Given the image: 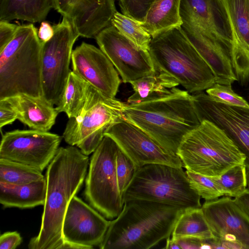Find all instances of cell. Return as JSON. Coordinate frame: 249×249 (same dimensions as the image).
Returning a JSON list of instances; mask_svg holds the SVG:
<instances>
[{
    "instance_id": "7a4b0ae2",
    "label": "cell",
    "mask_w": 249,
    "mask_h": 249,
    "mask_svg": "<svg viewBox=\"0 0 249 249\" xmlns=\"http://www.w3.org/2000/svg\"><path fill=\"white\" fill-rule=\"evenodd\" d=\"M122 118L176 154L185 135L201 123L192 94L176 87L159 97L125 104Z\"/></svg>"
},
{
    "instance_id": "52a82bcc",
    "label": "cell",
    "mask_w": 249,
    "mask_h": 249,
    "mask_svg": "<svg viewBox=\"0 0 249 249\" xmlns=\"http://www.w3.org/2000/svg\"><path fill=\"white\" fill-rule=\"evenodd\" d=\"M124 203L134 199L163 203L184 209L200 208V196L182 167L153 163L139 168L122 195Z\"/></svg>"
},
{
    "instance_id": "b9f144b4",
    "label": "cell",
    "mask_w": 249,
    "mask_h": 249,
    "mask_svg": "<svg viewBox=\"0 0 249 249\" xmlns=\"http://www.w3.org/2000/svg\"><path fill=\"white\" fill-rule=\"evenodd\" d=\"M168 238L166 240L165 246L163 248L166 249H179V247L177 241L172 239L171 238Z\"/></svg>"
},
{
    "instance_id": "d4e9b609",
    "label": "cell",
    "mask_w": 249,
    "mask_h": 249,
    "mask_svg": "<svg viewBox=\"0 0 249 249\" xmlns=\"http://www.w3.org/2000/svg\"><path fill=\"white\" fill-rule=\"evenodd\" d=\"M52 8L53 0H0V20L40 22Z\"/></svg>"
},
{
    "instance_id": "cb8c5ba5",
    "label": "cell",
    "mask_w": 249,
    "mask_h": 249,
    "mask_svg": "<svg viewBox=\"0 0 249 249\" xmlns=\"http://www.w3.org/2000/svg\"><path fill=\"white\" fill-rule=\"evenodd\" d=\"M181 0H156L151 5L142 27L152 37L167 30L181 27Z\"/></svg>"
},
{
    "instance_id": "30bf717a",
    "label": "cell",
    "mask_w": 249,
    "mask_h": 249,
    "mask_svg": "<svg viewBox=\"0 0 249 249\" xmlns=\"http://www.w3.org/2000/svg\"><path fill=\"white\" fill-rule=\"evenodd\" d=\"M54 33L42 43L41 82L43 96L56 106L63 93L69 74L73 46L79 36L64 18L53 26Z\"/></svg>"
},
{
    "instance_id": "d6a6232c",
    "label": "cell",
    "mask_w": 249,
    "mask_h": 249,
    "mask_svg": "<svg viewBox=\"0 0 249 249\" xmlns=\"http://www.w3.org/2000/svg\"><path fill=\"white\" fill-rule=\"evenodd\" d=\"M206 93L214 101L228 105L249 107V104L236 94L231 85L215 83L206 90Z\"/></svg>"
},
{
    "instance_id": "9a60e30c",
    "label": "cell",
    "mask_w": 249,
    "mask_h": 249,
    "mask_svg": "<svg viewBox=\"0 0 249 249\" xmlns=\"http://www.w3.org/2000/svg\"><path fill=\"white\" fill-rule=\"evenodd\" d=\"M192 96L200 121L208 120L223 130L245 155L249 168V107L216 102L203 91Z\"/></svg>"
},
{
    "instance_id": "1f68e13d",
    "label": "cell",
    "mask_w": 249,
    "mask_h": 249,
    "mask_svg": "<svg viewBox=\"0 0 249 249\" xmlns=\"http://www.w3.org/2000/svg\"><path fill=\"white\" fill-rule=\"evenodd\" d=\"M185 172L191 185L201 197L206 200H212L224 196L222 190L213 177L188 170Z\"/></svg>"
},
{
    "instance_id": "7c38bea8",
    "label": "cell",
    "mask_w": 249,
    "mask_h": 249,
    "mask_svg": "<svg viewBox=\"0 0 249 249\" xmlns=\"http://www.w3.org/2000/svg\"><path fill=\"white\" fill-rule=\"evenodd\" d=\"M216 249H249V217L231 197L206 200L201 207Z\"/></svg>"
},
{
    "instance_id": "44dd1931",
    "label": "cell",
    "mask_w": 249,
    "mask_h": 249,
    "mask_svg": "<svg viewBox=\"0 0 249 249\" xmlns=\"http://www.w3.org/2000/svg\"><path fill=\"white\" fill-rule=\"evenodd\" d=\"M232 27L231 60L241 84L249 79V0H223Z\"/></svg>"
},
{
    "instance_id": "8fae6325",
    "label": "cell",
    "mask_w": 249,
    "mask_h": 249,
    "mask_svg": "<svg viewBox=\"0 0 249 249\" xmlns=\"http://www.w3.org/2000/svg\"><path fill=\"white\" fill-rule=\"evenodd\" d=\"M61 141L60 136L48 131L32 129L9 131L2 136L0 158L42 172L55 156Z\"/></svg>"
},
{
    "instance_id": "e575fe53",
    "label": "cell",
    "mask_w": 249,
    "mask_h": 249,
    "mask_svg": "<svg viewBox=\"0 0 249 249\" xmlns=\"http://www.w3.org/2000/svg\"><path fill=\"white\" fill-rule=\"evenodd\" d=\"M156 0H118L122 13L142 22L150 7Z\"/></svg>"
},
{
    "instance_id": "277c9868",
    "label": "cell",
    "mask_w": 249,
    "mask_h": 249,
    "mask_svg": "<svg viewBox=\"0 0 249 249\" xmlns=\"http://www.w3.org/2000/svg\"><path fill=\"white\" fill-rule=\"evenodd\" d=\"M148 52L156 71L169 75L190 93L203 91L216 83L213 71L181 27L152 37Z\"/></svg>"
},
{
    "instance_id": "7402d4cb",
    "label": "cell",
    "mask_w": 249,
    "mask_h": 249,
    "mask_svg": "<svg viewBox=\"0 0 249 249\" xmlns=\"http://www.w3.org/2000/svg\"><path fill=\"white\" fill-rule=\"evenodd\" d=\"M6 98L16 109L18 119L31 129L49 131L54 124L58 112L43 96L21 94Z\"/></svg>"
},
{
    "instance_id": "836d02e7",
    "label": "cell",
    "mask_w": 249,
    "mask_h": 249,
    "mask_svg": "<svg viewBox=\"0 0 249 249\" xmlns=\"http://www.w3.org/2000/svg\"><path fill=\"white\" fill-rule=\"evenodd\" d=\"M137 169L133 162L119 148L116 157V173L122 196Z\"/></svg>"
},
{
    "instance_id": "5b68a950",
    "label": "cell",
    "mask_w": 249,
    "mask_h": 249,
    "mask_svg": "<svg viewBox=\"0 0 249 249\" xmlns=\"http://www.w3.org/2000/svg\"><path fill=\"white\" fill-rule=\"evenodd\" d=\"M42 46L33 24L18 26L0 51V99L21 94L43 96Z\"/></svg>"
},
{
    "instance_id": "ffe728a7",
    "label": "cell",
    "mask_w": 249,
    "mask_h": 249,
    "mask_svg": "<svg viewBox=\"0 0 249 249\" xmlns=\"http://www.w3.org/2000/svg\"><path fill=\"white\" fill-rule=\"evenodd\" d=\"M181 28L198 53L213 71L216 83L231 85L237 81L231 60V50L216 36L195 24L183 22Z\"/></svg>"
},
{
    "instance_id": "e0dca14e",
    "label": "cell",
    "mask_w": 249,
    "mask_h": 249,
    "mask_svg": "<svg viewBox=\"0 0 249 249\" xmlns=\"http://www.w3.org/2000/svg\"><path fill=\"white\" fill-rule=\"evenodd\" d=\"M115 0H53V8L67 19L79 36L95 38L112 25Z\"/></svg>"
},
{
    "instance_id": "9c48e42d",
    "label": "cell",
    "mask_w": 249,
    "mask_h": 249,
    "mask_svg": "<svg viewBox=\"0 0 249 249\" xmlns=\"http://www.w3.org/2000/svg\"><path fill=\"white\" fill-rule=\"evenodd\" d=\"M119 150L116 142L105 136L91 156L86 178L84 194L87 200L107 219L116 218L124 204L116 173Z\"/></svg>"
},
{
    "instance_id": "4dcf8cb0",
    "label": "cell",
    "mask_w": 249,
    "mask_h": 249,
    "mask_svg": "<svg viewBox=\"0 0 249 249\" xmlns=\"http://www.w3.org/2000/svg\"><path fill=\"white\" fill-rule=\"evenodd\" d=\"M222 190L224 196L237 197L247 190V167L244 163L237 164L219 177H213Z\"/></svg>"
},
{
    "instance_id": "ac0fdd59",
    "label": "cell",
    "mask_w": 249,
    "mask_h": 249,
    "mask_svg": "<svg viewBox=\"0 0 249 249\" xmlns=\"http://www.w3.org/2000/svg\"><path fill=\"white\" fill-rule=\"evenodd\" d=\"M72 71L104 95L115 98L121 83L119 73L99 48L82 42L72 51Z\"/></svg>"
},
{
    "instance_id": "d6986e66",
    "label": "cell",
    "mask_w": 249,
    "mask_h": 249,
    "mask_svg": "<svg viewBox=\"0 0 249 249\" xmlns=\"http://www.w3.org/2000/svg\"><path fill=\"white\" fill-rule=\"evenodd\" d=\"M182 22H190L213 35L231 52L234 36L223 0H181Z\"/></svg>"
},
{
    "instance_id": "d590c367",
    "label": "cell",
    "mask_w": 249,
    "mask_h": 249,
    "mask_svg": "<svg viewBox=\"0 0 249 249\" xmlns=\"http://www.w3.org/2000/svg\"><path fill=\"white\" fill-rule=\"evenodd\" d=\"M18 119L17 112L8 98L0 99V128Z\"/></svg>"
},
{
    "instance_id": "f1b7e54d",
    "label": "cell",
    "mask_w": 249,
    "mask_h": 249,
    "mask_svg": "<svg viewBox=\"0 0 249 249\" xmlns=\"http://www.w3.org/2000/svg\"><path fill=\"white\" fill-rule=\"evenodd\" d=\"M42 172L30 166L0 158V181L21 185L45 178Z\"/></svg>"
},
{
    "instance_id": "83f0119b",
    "label": "cell",
    "mask_w": 249,
    "mask_h": 249,
    "mask_svg": "<svg viewBox=\"0 0 249 249\" xmlns=\"http://www.w3.org/2000/svg\"><path fill=\"white\" fill-rule=\"evenodd\" d=\"M89 84L71 71L61 96L56 106L58 113L64 112L69 118H76L83 110Z\"/></svg>"
},
{
    "instance_id": "2e32d148",
    "label": "cell",
    "mask_w": 249,
    "mask_h": 249,
    "mask_svg": "<svg viewBox=\"0 0 249 249\" xmlns=\"http://www.w3.org/2000/svg\"><path fill=\"white\" fill-rule=\"evenodd\" d=\"M110 224L102 214L74 196L63 220L62 234L66 242L81 249H91L102 242Z\"/></svg>"
},
{
    "instance_id": "484cf974",
    "label": "cell",
    "mask_w": 249,
    "mask_h": 249,
    "mask_svg": "<svg viewBox=\"0 0 249 249\" xmlns=\"http://www.w3.org/2000/svg\"><path fill=\"white\" fill-rule=\"evenodd\" d=\"M134 91L127 99V104H133L156 98L169 93L179 84L169 75L157 71L129 83Z\"/></svg>"
},
{
    "instance_id": "8992f818",
    "label": "cell",
    "mask_w": 249,
    "mask_h": 249,
    "mask_svg": "<svg viewBox=\"0 0 249 249\" xmlns=\"http://www.w3.org/2000/svg\"><path fill=\"white\" fill-rule=\"evenodd\" d=\"M177 155L186 170L216 178L245 160L225 132L208 120L202 121L185 135Z\"/></svg>"
},
{
    "instance_id": "74e56055",
    "label": "cell",
    "mask_w": 249,
    "mask_h": 249,
    "mask_svg": "<svg viewBox=\"0 0 249 249\" xmlns=\"http://www.w3.org/2000/svg\"><path fill=\"white\" fill-rule=\"evenodd\" d=\"M211 240H203L196 238L186 237L175 240L178 243L179 249H212Z\"/></svg>"
},
{
    "instance_id": "ba28073f",
    "label": "cell",
    "mask_w": 249,
    "mask_h": 249,
    "mask_svg": "<svg viewBox=\"0 0 249 249\" xmlns=\"http://www.w3.org/2000/svg\"><path fill=\"white\" fill-rule=\"evenodd\" d=\"M125 103L103 94L89 84L88 96L80 114L69 118L63 138L85 155L93 153L104 137L106 130L123 117Z\"/></svg>"
},
{
    "instance_id": "603a6c76",
    "label": "cell",
    "mask_w": 249,
    "mask_h": 249,
    "mask_svg": "<svg viewBox=\"0 0 249 249\" xmlns=\"http://www.w3.org/2000/svg\"><path fill=\"white\" fill-rule=\"evenodd\" d=\"M46 189V178L21 185L0 181V203L4 208L27 209L44 206Z\"/></svg>"
},
{
    "instance_id": "6da1fadb",
    "label": "cell",
    "mask_w": 249,
    "mask_h": 249,
    "mask_svg": "<svg viewBox=\"0 0 249 249\" xmlns=\"http://www.w3.org/2000/svg\"><path fill=\"white\" fill-rule=\"evenodd\" d=\"M89 163L88 156L77 146L60 147L47 167L46 195L41 227L28 244L30 249H62L64 216L82 186Z\"/></svg>"
},
{
    "instance_id": "ab89813d",
    "label": "cell",
    "mask_w": 249,
    "mask_h": 249,
    "mask_svg": "<svg viewBox=\"0 0 249 249\" xmlns=\"http://www.w3.org/2000/svg\"><path fill=\"white\" fill-rule=\"evenodd\" d=\"M54 33V28L47 22L41 21L37 36L42 43L50 40L53 36Z\"/></svg>"
},
{
    "instance_id": "60d3db41",
    "label": "cell",
    "mask_w": 249,
    "mask_h": 249,
    "mask_svg": "<svg viewBox=\"0 0 249 249\" xmlns=\"http://www.w3.org/2000/svg\"><path fill=\"white\" fill-rule=\"evenodd\" d=\"M234 199L236 204L249 217V190L247 188L243 194Z\"/></svg>"
},
{
    "instance_id": "4fadbf2b",
    "label": "cell",
    "mask_w": 249,
    "mask_h": 249,
    "mask_svg": "<svg viewBox=\"0 0 249 249\" xmlns=\"http://www.w3.org/2000/svg\"><path fill=\"white\" fill-rule=\"evenodd\" d=\"M104 135L116 142L137 169L153 163L183 167L176 154L165 149L140 128L123 118L111 125Z\"/></svg>"
},
{
    "instance_id": "5bb4252c",
    "label": "cell",
    "mask_w": 249,
    "mask_h": 249,
    "mask_svg": "<svg viewBox=\"0 0 249 249\" xmlns=\"http://www.w3.org/2000/svg\"><path fill=\"white\" fill-rule=\"evenodd\" d=\"M95 38L124 83L156 72L148 51L137 47L113 26L103 29Z\"/></svg>"
},
{
    "instance_id": "8d00e7d4",
    "label": "cell",
    "mask_w": 249,
    "mask_h": 249,
    "mask_svg": "<svg viewBox=\"0 0 249 249\" xmlns=\"http://www.w3.org/2000/svg\"><path fill=\"white\" fill-rule=\"evenodd\" d=\"M19 25L0 20V51L13 38Z\"/></svg>"
},
{
    "instance_id": "f546056e",
    "label": "cell",
    "mask_w": 249,
    "mask_h": 249,
    "mask_svg": "<svg viewBox=\"0 0 249 249\" xmlns=\"http://www.w3.org/2000/svg\"><path fill=\"white\" fill-rule=\"evenodd\" d=\"M111 25L137 47L148 51L152 37L142 27L141 22L117 11Z\"/></svg>"
},
{
    "instance_id": "7bdbcfd3",
    "label": "cell",
    "mask_w": 249,
    "mask_h": 249,
    "mask_svg": "<svg viewBox=\"0 0 249 249\" xmlns=\"http://www.w3.org/2000/svg\"><path fill=\"white\" fill-rule=\"evenodd\" d=\"M247 188L249 190V168H247Z\"/></svg>"
},
{
    "instance_id": "3957f363",
    "label": "cell",
    "mask_w": 249,
    "mask_h": 249,
    "mask_svg": "<svg viewBox=\"0 0 249 249\" xmlns=\"http://www.w3.org/2000/svg\"><path fill=\"white\" fill-rule=\"evenodd\" d=\"M186 209L163 203L125 201L119 215L110 221L101 249H148L171 236Z\"/></svg>"
},
{
    "instance_id": "4316f807",
    "label": "cell",
    "mask_w": 249,
    "mask_h": 249,
    "mask_svg": "<svg viewBox=\"0 0 249 249\" xmlns=\"http://www.w3.org/2000/svg\"><path fill=\"white\" fill-rule=\"evenodd\" d=\"M186 237L215 240L201 207L186 209L178 218L171 238Z\"/></svg>"
},
{
    "instance_id": "f35d334b",
    "label": "cell",
    "mask_w": 249,
    "mask_h": 249,
    "mask_svg": "<svg viewBox=\"0 0 249 249\" xmlns=\"http://www.w3.org/2000/svg\"><path fill=\"white\" fill-rule=\"evenodd\" d=\"M22 241V237L17 231L4 232L0 237V249H15Z\"/></svg>"
}]
</instances>
